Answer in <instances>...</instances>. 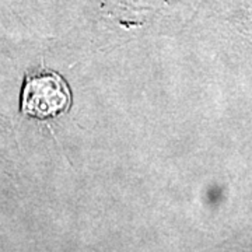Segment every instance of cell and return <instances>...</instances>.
Here are the masks:
<instances>
[{
	"mask_svg": "<svg viewBox=\"0 0 252 252\" xmlns=\"http://www.w3.org/2000/svg\"><path fill=\"white\" fill-rule=\"evenodd\" d=\"M72 94L61 74L39 70L28 74L21 91V112L36 119L62 115L70 108Z\"/></svg>",
	"mask_w": 252,
	"mask_h": 252,
	"instance_id": "obj_1",
	"label": "cell"
}]
</instances>
